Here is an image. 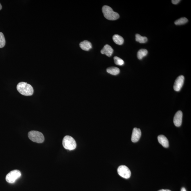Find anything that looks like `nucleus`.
<instances>
[{"instance_id": "1", "label": "nucleus", "mask_w": 191, "mask_h": 191, "mask_svg": "<svg viewBox=\"0 0 191 191\" xmlns=\"http://www.w3.org/2000/svg\"><path fill=\"white\" fill-rule=\"evenodd\" d=\"M17 89L19 92L23 95L32 96L33 94L34 90L31 85L27 83H19L17 86Z\"/></svg>"}, {"instance_id": "2", "label": "nucleus", "mask_w": 191, "mask_h": 191, "mask_svg": "<svg viewBox=\"0 0 191 191\" xmlns=\"http://www.w3.org/2000/svg\"><path fill=\"white\" fill-rule=\"evenodd\" d=\"M103 13L104 17L109 20H115L119 18L117 13L114 12L112 8L107 6H104L102 8Z\"/></svg>"}, {"instance_id": "3", "label": "nucleus", "mask_w": 191, "mask_h": 191, "mask_svg": "<svg viewBox=\"0 0 191 191\" xmlns=\"http://www.w3.org/2000/svg\"><path fill=\"white\" fill-rule=\"evenodd\" d=\"M63 144L64 148L70 151L74 150L76 147V141L72 137L69 135H66L64 138Z\"/></svg>"}, {"instance_id": "4", "label": "nucleus", "mask_w": 191, "mask_h": 191, "mask_svg": "<svg viewBox=\"0 0 191 191\" xmlns=\"http://www.w3.org/2000/svg\"><path fill=\"white\" fill-rule=\"evenodd\" d=\"M28 137L29 139L35 142L41 143L44 141V137L42 133L36 131L29 132Z\"/></svg>"}, {"instance_id": "5", "label": "nucleus", "mask_w": 191, "mask_h": 191, "mask_svg": "<svg viewBox=\"0 0 191 191\" xmlns=\"http://www.w3.org/2000/svg\"><path fill=\"white\" fill-rule=\"evenodd\" d=\"M20 171L18 170H14L8 173L6 176V180L10 183H14L17 179L21 177Z\"/></svg>"}, {"instance_id": "6", "label": "nucleus", "mask_w": 191, "mask_h": 191, "mask_svg": "<svg viewBox=\"0 0 191 191\" xmlns=\"http://www.w3.org/2000/svg\"><path fill=\"white\" fill-rule=\"evenodd\" d=\"M117 172L121 177L125 179L129 178L131 175V172L130 169L125 165L119 166L117 169Z\"/></svg>"}, {"instance_id": "7", "label": "nucleus", "mask_w": 191, "mask_h": 191, "mask_svg": "<svg viewBox=\"0 0 191 191\" xmlns=\"http://www.w3.org/2000/svg\"><path fill=\"white\" fill-rule=\"evenodd\" d=\"M184 77L182 75L179 76L176 80L174 86V90L176 91H180L184 84Z\"/></svg>"}, {"instance_id": "8", "label": "nucleus", "mask_w": 191, "mask_h": 191, "mask_svg": "<svg viewBox=\"0 0 191 191\" xmlns=\"http://www.w3.org/2000/svg\"><path fill=\"white\" fill-rule=\"evenodd\" d=\"M141 132L140 128H133L131 136V141L133 142H138L141 138Z\"/></svg>"}, {"instance_id": "9", "label": "nucleus", "mask_w": 191, "mask_h": 191, "mask_svg": "<svg viewBox=\"0 0 191 191\" xmlns=\"http://www.w3.org/2000/svg\"><path fill=\"white\" fill-rule=\"evenodd\" d=\"M182 117L183 113L181 111L179 110L176 113L174 119V124L176 126L179 127L182 125Z\"/></svg>"}, {"instance_id": "10", "label": "nucleus", "mask_w": 191, "mask_h": 191, "mask_svg": "<svg viewBox=\"0 0 191 191\" xmlns=\"http://www.w3.org/2000/svg\"><path fill=\"white\" fill-rule=\"evenodd\" d=\"M113 52V49L108 44H106L101 50V53L102 54H105L107 56L110 57L112 56Z\"/></svg>"}, {"instance_id": "11", "label": "nucleus", "mask_w": 191, "mask_h": 191, "mask_svg": "<svg viewBox=\"0 0 191 191\" xmlns=\"http://www.w3.org/2000/svg\"><path fill=\"white\" fill-rule=\"evenodd\" d=\"M158 141L165 148L169 147V141L165 135H160L158 136Z\"/></svg>"}, {"instance_id": "12", "label": "nucleus", "mask_w": 191, "mask_h": 191, "mask_svg": "<svg viewBox=\"0 0 191 191\" xmlns=\"http://www.w3.org/2000/svg\"><path fill=\"white\" fill-rule=\"evenodd\" d=\"M80 48L84 51H89L92 48V44L88 40H84L79 44Z\"/></svg>"}, {"instance_id": "13", "label": "nucleus", "mask_w": 191, "mask_h": 191, "mask_svg": "<svg viewBox=\"0 0 191 191\" xmlns=\"http://www.w3.org/2000/svg\"><path fill=\"white\" fill-rule=\"evenodd\" d=\"M107 72L110 74L116 76L120 73V69L119 68L115 67H110L107 68Z\"/></svg>"}, {"instance_id": "14", "label": "nucleus", "mask_w": 191, "mask_h": 191, "mask_svg": "<svg viewBox=\"0 0 191 191\" xmlns=\"http://www.w3.org/2000/svg\"><path fill=\"white\" fill-rule=\"evenodd\" d=\"M113 40L114 42L117 45H122L124 42L123 38L120 35H114L113 37Z\"/></svg>"}, {"instance_id": "15", "label": "nucleus", "mask_w": 191, "mask_h": 191, "mask_svg": "<svg viewBox=\"0 0 191 191\" xmlns=\"http://www.w3.org/2000/svg\"><path fill=\"white\" fill-rule=\"evenodd\" d=\"M148 53V51L145 49H141L139 50L138 53V59H142L144 57L147 56Z\"/></svg>"}, {"instance_id": "16", "label": "nucleus", "mask_w": 191, "mask_h": 191, "mask_svg": "<svg viewBox=\"0 0 191 191\" xmlns=\"http://www.w3.org/2000/svg\"><path fill=\"white\" fill-rule=\"evenodd\" d=\"M135 40L140 43H145L147 41V38L146 37H142L139 34L135 35Z\"/></svg>"}, {"instance_id": "17", "label": "nucleus", "mask_w": 191, "mask_h": 191, "mask_svg": "<svg viewBox=\"0 0 191 191\" xmlns=\"http://www.w3.org/2000/svg\"><path fill=\"white\" fill-rule=\"evenodd\" d=\"M188 21V19L186 18L182 17L176 20L174 22V24H175L176 25H183V24L187 23Z\"/></svg>"}, {"instance_id": "18", "label": "nucleus", "mask_w": 191, "mask_h": 191, "mask_svg": "<svg viewBox=\"0 0 191 191\" xmlns=\"http://www.w3.org/2000/svg\"><path fill=\"white\" fill-rule=\"evenodd\" d=\"M114 63L116 65L118 66H122L124 64V62L122 59L117 56H115L114 58Z\"/></svg>"}, {"instance_id": "19", "label": "nucleus", "mask_w": 191, "mask_h": 191, "mask_svg": "<svg viewBox=\"0 0 191 191\" xmlns=\"http://www.w3.org/2000/svg\"><path fill=\"white\" fill-rule=\"evenodd\" d=\"M6 44V40L2 33L0 32V48H3Z\"/></svg>"}, {"instance_id": "20", "label": "nucleus", "mask_w": 191, "mask_h": 191, "mask_svg": "<svg viewBox=\"0 0 191 191\" xmlns=\"http://www.w3.org/2000/svg\"><path fill=\"white\" fill-rule=\"evenodd\" d=\"M180 0H172V3L173 4H177L179 2H180Z\"/></svg>"}, {"instance_id": "21", "label": "nucleus", "mask_w": 191, "mask_h": 191, "mask_svg": "<svg viewBox=\"0 0 191 191\" xmlns=\"http://www.w3.org/2000/svg\"><path fill=\"white\" fill-rule=\"evenodd\" d=\"M158 191H171L169 190H168V189H161V190H160Z\"/></svg>"}, {"instance_id": "22", "label": "nucleus", "mask_w": 191, "mask_h": 191, "mask_svg": "<svg viewBox=\"0 0 191 191\" xmlns=\"http://www.w3.org/2000/svg\"><path fill=\"white\" fill-rule=\"evenodd\" d=\"M181 191H186L185 188L183 187L181 189Z\"/></svg>"}, {"instance_id": "23", "label": "nucleus", "mask_w": 191, "mask_h": 191, "mask_svg": "<svg viewBox=\"0 0 191 191\" xmlns=\"http://www.w3.org/2000/svg\"><path fill=\"white\" fill-rule=\"evenodd\" d=\"M1 9H2V6H1V3H0V10H1Z\"/></svg>"}]
</instances>
